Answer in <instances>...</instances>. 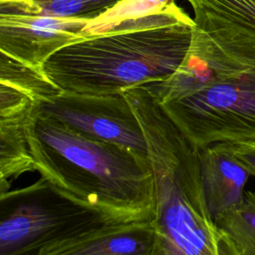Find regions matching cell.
<instances>
[{
	"label": "cell",
	"instance_id": "52a82bcc",
	"mask_svg": "<svg viewBox=\"0 0 255 255\" xmlns=\"http://www.w3.org/2000/svg\"><path fill=\"white\" fill-rule=\"evenodd\" d=\"M90 19L50 15L0 14V50L13 58L44 70L59 50L84 38Z\"/></svg>",
	"mask_w": 255,
	"mask_h": 255
},
{
	"label": "cell",
	"instance_id": "8992f818",
	"mask_svg": "<svg viewBox=\"0 0 255 255\" xmlns=\"http://www.w3.org/2000/svg\"><path fill=\"white\" fill-rule=\"evenodd\" d=\"M37 113L59 121L86 137L148 156L143 129L124 93L89 95L63 91L40 104Z\"/></svg>",
	"mask_w": 255,
	"mask_h": 255
},
{
	"label": "cell",
	"instance_id": "5bb4252c",
	"mask_svg": "<svg viewBox=\"0 0 255 255\" xmlns=\"http://www.w3.org/2000/svg\"><path fill=\"white\" fill-rule=\"evenodd\" d=\"M173 3L175 0H122L91 20L84 29V37L100 34L126 21L160 12Z\"/></svg>",
	"mask_w": 255,
	"mask_h": 255
},
{
	"label": "cell",
	"instance_id": "9c48e42d",
	"mask_svg": "<svg viewBox=\"0 0 255 255\" xmlns=\"http://www.w3.org/2000/svg\"><path fill=\"white\" fill-rule=\"evenodd\" d=\"M153 220L118 222L63 242L46 255H151Z\"/></svg>",
	"mask_w": 255,
	"mask_h": 255
},
{
	"label": "cell",
	"instance_id": "9a60e30c",
	"mask_svg": "<svg viewBox=\"0 0 255 255\" xmlns=\"http://www.w3.org/2000/svg\"><path fill=\"white\" fill-rule=\"evenodd\" d=\"M193 11L203 12L255 28V0H186Z\"/></svg>",
	"mask_w": 255,
	"mask_h": 255
},
{
	"label": "cell",
	"instance_id": "30bf717a",
	"mask_svg": "<svg viewBox=\"0 0 255 255\" xmlns=\"http://www.w3.org/2000/svg\"><path fill=\"white\" fill-rule=\"evenodd\" d=\"M35 116L0 119V193L9 190L12 178L36 170L28 138Z\"/></svg>",
	"mask_w": 255,
	"mask_h": 255
},
{
	"label": "cell",
	"instance_id": "2e32d148",
	"mask_svg": "<svg viewBox=\"0 0 255 255\" xmlns=\"http://www.w3.org/2000/svg\"><path fill=\"white\" fill-rule=\"evenodd\" d=\"M233 148L236 156L250 174L255 175V143H233Z\"/></svg>",
	"mask_w": 255,
	"mask_h": 255
},
{
	"label": "cell",
	"instance_id": "7c38bea8",
	"mask_svg": "<svg viewBox=\"0 0 255 255\" xmlns=\"http://www.w3.org/2000/svg\"><path fill=\"white\" fill-rule=\"evenodd\" d=\"M0 82L15 86L36 99L40 104L63 92L44 72L0 52Z\"/></svg>",
	"mask_w": 255,
	"mask_h": 255
},
{
	"label": "cell",
	"instance_id": "4fadbf2b",
	"mask_svg": "<svg viewBox=\"0 0 255 255\" xmlns=\"http://www.w3.org/2000/svg\"><path fill=\"white\" fill-rule=\"evenodd\" d=\"M215 223L229 236L240 255H255V192L245 191L242 200L222 213Z\"/></svg>",
	"mask_w": 255,
	"mask_h": 255
},
{
	"label": "cell",
	"instance_id": "6da1fadb",
	"mask_svg": "<svg viewBox=\"0 0 255 255\" xmlns=\"http://www.w3.org/2000/svg\"><path fill=\"white\" fill-rule=\"evenodd\" d=\"M193 16L188 62L143 87L196 147L255 143V28Z\"/></svg>",
	"mask_w": 255,
	"mask_h": 255
},
{
	"label": "cell",
	"instance_id": "3957f363",
	"mask_svg": "<svg viewBox=\"0 0 255 255\" xmlns=\"http://www.w3.org/2000/svg\"><path fill=\"white\" fill-rule=\"evenodd\" d=\"M124 94L143 129L153 172L151 255H240L209 213L197 147L143 86Z\"/></svg>",
	"mask_w": 255,
	"mask_h": 255
},
{
	"label": "cell",
	"instance_id": "7a4b0ae2",
	"mask_svg": "<svg viewBox=\"0 0 255 255\" xmlns=\"http://www.w3.org/2000/svg\"><path fill=\"white\" fill-rule=\"evenodd\" d=\"M194 21L175 3L84 37L55 53L45 74L63 91L121 94L168 79L189 58Z\"/></svg>",
	"mask_w": 255,
	"mask_h": 255
},
{
	"label": "cell",
	"instance_id": "8fae6325",
	"mask_svg": "<svg viewBox=\"0 0 255 255\" xmlns=\"http://www.w3.org/2000/svg\"><path fill=\"white\" fill-rule=\"evenodd\" d=\"M122 0H0V14L50 15L93 20Z\"/></svg>",
	"mask_w": 255,
	"mask_h": 255
},
{
	"label": "cell",
	"instance_id": "277c9868",
	"mask_svg": "<svg viewBox=\"0 0 255 255\" xmlns=\"http://www.w3.org/2000/svg\"><path fill=\"white\" fill-rule=\"evenodd\" d=\"M28 138L42 177L122 221L153 218L155 188L148 156L86 137L38 113Z\"/></svg>",
	"mask_w": 255,
	"mask_h": 255
},
{
	"label": "cell",
	"instance_id": "5b68a950",
	"mask_svg": "<svg viewBox=\"0 0 255 255\" xmlns=\"http://www.w3.org/2000/svg\"><path fill=\"white\" fill-rule=\"evenodd\" d=\"M118 222L45 177L0 193V255H46L57 245Z\"/></svg>",
	"mask_w": 255,
	"mask_h": 255
},
{
	"label": "cell",
	"instance_id": "e0dca14e",
	"mask_svg": "<svg viewBox=\"0 0 255 255\" xmlns=\"http://www.w3.org/2000/svg\"><path fill=\"white\" fill-rule=\"evenodd\" d=\"M21 1H42V0H21Z\"/></svg>",
	"mask_w": 255,
	"mask_h": 255
},
{
	"label": "cell",
	"instance_id": "ba28073f",
	"mask_svg": "<svg viewBox=\"0 0 255 255\" xmlns=\"http://www.w3.org/2000/svg\"><path fill=\"white\" fill-rule=\"evenodd\" d=\"M197 149L204 197L215 221L242 200L251 174L236 156L231 142H214Z\"/></svg>",
	"mask_w": 255,
	"mask_h": 255
}]
</instances>
